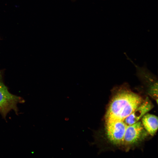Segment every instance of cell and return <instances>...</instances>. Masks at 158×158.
Wrapping results in <instances>:
<instances>
[{
    "label": "cell",
    "mask_w": 158,
    "mask_h": 158,
    "mask_svg": "<svg viewBox=\"0 0 158 158\" xmlns=\"http://www.w3.org/2000/svg\"><path fill=\"white\" fill-rule=\"evenodd\" d=\"M153 107L152 104L147 97L141 104L126 117L124 121V123L128 127L136 123L151 110Z\"/></svg>",
    "instance_id": "5"
},
{
    "label": "cell",
    "mask_w": 158,
    "mask_h": 158,
    "mask_svg": "<svg viewBox=\"0 0 158 158\" xmlns=\"http://www.w3.org/2000/svg\"><path fill=\"white\" fill-rule=\"evenodd\" d=\"M112 95L105 115V127L126 130L125 119L143 101L142 97L131 90L124 83L112 90Z\"/></svg>",
    "instance_id": "1"
},
{
    "label": "cell",
    "mask_w": 158,
    "mask_h": 158,
    "mask_svg": "<svg viewBox=\"0 0 158 158\" xmlns=\"http://www.w3.org/2000/svg\"><path fill=\"white\" fill-rule=\"evenodd\" d=\"M147 133L141 122L138 121L127 127L122 144L129 145L135 144L143 139Z\"/></svg>",
    "instance_id": "3"
},
{
    "label": "cell",
    "mask_w": 158,
    "mask_h": 158,
    "mask_svg": "<svg viewBox=\"0 0 158 158\" xmlns=\"http://www.w3.org/2000/svg\"><path fill=\"white\" fill-rule=\"evenodd\" d=\"M138 75L148 94L157 102V81L155 77L146 69L137 67Z\"/></svg>",
    "instance_id": "4"
},
{
    "label": "cell",
    "mask_w": 158,
    "mask_h": 158,
    "mask_svg": "<svg viewBox=\"0 0 158 158\" xmlns=\"http://www.w3.org/2000/svg\"><path fill=\"white\" fill-rule=\"evenodd\" d=\"M2 76L1 72L0 71V113L5 117L11 110L17 112V104L18 103L23 102V99L9 92L3 82Z\"/></svg>",
    "instance_id": "2"
},
{
    "label": "cell",
    "mask_w": 158,
    "mask_h": 158,
    "mask_svg": "<svg viewBox=\"0 0 158 158\" xmlns=\"http://www.w3.org/2000/svg\"><path fill=\"white\" fill-rule=\"evenodd\" d=\"M142 123L147 132L152 136L156 133L158 126L157 116L154 115L147 113L141 118Z\"/></svg>",
    "instance_id": "6"
}]
</instances>
